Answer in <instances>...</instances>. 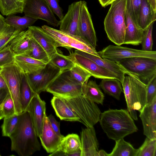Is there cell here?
<instances>
[{
	"label": "cell",
	"instance_id": "13",
	"mask_svg": "<svg viewBox=\"0 0 156 156\" xmlns=\"http://www.w3.org/2000/svg\"><path fill=\"white\" fill-rule=\"evenodd\" d=\"M77 36L95 49L97 39L91 15L88 11L87 2L81 0Z\"/></svg>",
	"mask_w": 156,
	"mask_h": 156
},
{
	"label": "cell",
	"instance_id": "10",
	"mask_svg": "<svg viewBox=\"0 0 156 156\" xmlns=\"http://www.w3.org/2000/svg\"><path fill=\"white\" fill-rule=\"evenodd\" d=\"M98 52L101 58L116 62L136 57H146L156 60V51H145L120 45H110Z\"/></svg>",
	"mask_w": 156,
	"mask_h": 156
},
{
	"label": "cell",
	"instance_id": "54",
	"mask_svg": "<svg viewBox=\"0 0 156 156\" xmlns=\"http://www.w3.org/2000/svg\"><path fill=\"white\" fill-rule=\"evenodd\" d=\"M0 156H1V155H0Z\"/></svg>",
	"mask_w": 156,
	"mask_h": 156
},
{
	"label": "cell",
	"instance_id": "32",
	"mask_svg": "<svg viewBox=\"0 0 156 156\" xmlns=\"http://www.w3.org/2000/svg\"><path fill=\"white\" fill-rule=\"evenodd\" d=\"M115 144L108 156H137L138 149L134 148L129 143L121 138L115 141Z\"/></svg>",
	"mask_w": 156,
	"mask_h": 156
},
{
	"label": "cell",
	"instance_id": "30",
	"mask_svg": "<svg viewBox=\"0 0 156 156\" xmlns=\"http://www.w3.org/2000/svg\"><path fill=\"white\" fill-rule=\"evenodd\" d=\"M105 93L119 100L123 89L121 83L115 78L102 79L99 85Z\"/></svg>",
	"mask_w": 156,
	"mask_h": 156
},
{
	"label": "cell",
	"instance_id": "29",
	"mask_svg": "<svg viewBox=\"0 0 156 156\" xmlns=\"http://www.w3.org/2000/svg\"><path fill=\"white\" fill-rule=\"evenodd\" d=\"M81 142L80 138L76 134L72 133L64 136L58 150L65 153L66 156L70 154L80 150Z\"/></svg>",
	"mask_w": 156,
	"mask_h": 156
},
{
	"label": "cell",
	"instance_id": "53",
	"mask_svg": "<svg viewBox=\"0 0 156 156\" xmlns=\"http://www.w3.org/2000/svg\"><path fill=\"white\" fill-rule=\"evenodd\" d=\"M2 67H0V73L2 71Z\"/></svg>",
	"mask_w": 156,
	"mask_h": 156
},
{
	"label": "cell",
	"instance_id": "46",
	"mask_svg": "<svg viewBox=\"0 0 156 156\" xmlns=\"http://www.w3.org/2000/svg\"><path fill=\"white\" fill-rule=\"evenodd\" d=\"M48 117L51 127L55 133L59 136L64 137V136L62 135L60 133V123L56 120L54 117L51 114L49 115Z\"/></svg>",
	"mask_w": 156,
	"mask_h": 156
},
{
	"label": "cell",
	"instance_id": "14",
	"mask_svg": "<svg viewBox=\"0 0 156 156\" xmlns=\"http://www.w3.org/2000/svg\"><path fill=\"white\" fill-rule=\"evenodd\" d=\"M67 57L75 64L80 67L89 73L91 76L101 79L115 78L117 77L108 70L100 66L92 60L80 55L69 51Z\"/></svg>",
	"mask_w": 156,
	"mask_h": 156
},
{
	"label": "cell",
	"instance_id": "49",
	"mask_svg": "<svg viewBox=\"0 0 156 156\" xmlns=\"http://www.w3.org/2000/svg\"><path fill=\"white\" fill-rule=\"evenodd\" d=\"M114 0H98L101 5L103 7H105L110 4Z\"/></svg>",
	"mask_w": 156,
	"mask_h": 156
},
{
	"label": "cell",
	"instance_id": "27",
	"mask_svg": "<svg viewBox=\"0 0 156 156\" xmlns=\"http://www.w3.org/2000/svg\"><path fill=\"white\" fill-rule=\"evenodd\" d=\"M83 94L96 103L103 105L104 95L95 81H88L87 84L83 86Z\"/></svg>",
	"mask_w": 156,
	"mask_h": 156
},
{
	"label": "cell",
	"instance_id": "5",
	"mask_svg": "<svg viewBox=\"0 0 156 156\" xmlns=\"http://www.w3.org/2000/svg\"><path fill=\"white\" fill-rule=\"evenodd\" d=\"M87 127H91L99 122L101 111L96 103L81 94L70 98L63 99Z\"/></svg>",
	"mask_w": 156,
	"mask_h": 156
},
{
	"label": "cell",
	"instance_id": "1",
	"mask_svg": "<svg viewBox=\"0 0 156 156\" xmlns=\"http://www.w3.org/2000/svg\"><path fill=\"white\" fill-rule=\"evenodd\" d=\"M11 149L20 156H29L41 149V145L29 113L25 110L19 115L17 125L9 137Z\"/></svg>",
	"mask_w": 156,
	"mask_h": 156
},
{
	"label": "cell",
	"instance_id": "28",
	"mask_svg": "<svg viewBox=\"0 0 156 156\" xmlns=\"http://www.w3.org/2000/svg\"><path fill=\"white\" fill-rule=\"evenodd\" d=\"M20 31L7 23L5 18L0 13V50L9 44Z\"/></svg>",
	"mask_w": 156,
	"mask_h": 156
},
{
	"label": "cell",
	"instance_id": "11",
	"mask_svg": "<svg viewBox=\"0 0 156 156\" xmlns=\"http://www.w3.org/2000/svg\"><path fill=\"white\" fill-rule=\"evenodd\" d=\"M62 72L49 62L37 72L24 74L33 92L39 94L46 91L49 84Z\"/></svg>",
	"mask_w": 156,
	"mask_h": 156
},
{
	"label": "cell",
	"instance_id": "15",
	"mask_svg": "<svg viewBox=\"0 0 156 156\" xmlns=\"http://www.w3.org/2000/svg\"><path fill=\"white\" fill-rule=\"evenodd\" d=\"M29 113L37 136L41 135L44 116L46 114V103L35 94L26 110Z\"/></svg>",
	"mask_w": 156,
	"mask_h": 156
},
{
	"label": "cell",
	"instance_id": "42",
	"mask_svg": "<svg viewBox=\"0 0 156 156\" xmlns=\"http://www.w3.org/2000/svg\"><path fill=\"white\" fill-rule=\"evenodd\" d=\"M4 117L12 115L16 113L14 104L10 94L8 93L0 106Z\"/></svg>",
	"mask_w": 156,
	"mask_h": 156
},
{
	"label": "cell",
	"instance_id": "16",
	"mask_svg": "<svg viewBox=\"0 0 156 156\" xmlns=\"http://www.w3.org/2000/svg\"><path fill=\"white\" fill-rule=\"evenodd\" d=\"M140 113L144 134L150 139H156V97L151 103L146 105Z\"/></svg>",
	"mask_w": 156,
	"mask_h": 156
},
{
	"label": "cell",
	"instance_id": "35",
	"mask_svg": "<svg viewBox=\"0 0 156 156\" xmlns=\"http://www.w3.org/2000/svg\"><path fill=\"white\" fill-rule=\"evenodd\" d=\"M35 94L24 74L20 90V100L23 112L25 111Z\"/></svg>",
	"mask_w": 156,
	"mask_h": 156
},
{
	"label": "cell",
	"instance_id": "41",
	"mask_svg": "<svg viewBox=\"0 0 156 156\" xmlns=\"http://www.w3.org/2000/svg\"><path fill=\"white\" fill-rule=\"evenodd\" d=\"M154 22L152 23L144 30V34L141 43L142 50L147 51H152L153 45L152 30Z\"/></svg>",
	"mask_w": 156,
	"mask_h": 156
},
{
	"label": "cell",
	"instance_id": "19",
	"mask_svg": "<svg viewBox=\"0 0 156 156\" xmlns=\"http://www.w3.org/2000/svg\"><path fill=\"white\" fill-rule=\"evenodd\" d=\"M28 30L31 37L46 52L50 61L58 52L55 41L41 27L31 25L28 27Z\"/></svg>",
	"mask_w": 156,
	"mask_h": 156
},
{
	"label": "cell",
	"instance_id": "26",
	"mask_svg": "<svg viewBox=\"0 0 156 156\" xmlns=\"http://www.w3.org/2000/svg\"><path fill=\"white\" fill-rule=\"evenodd\" d=\"M156 20V10L154 9L147 0H141L138 23L143 30Z\"/></svg>",
	"mask_w": 156,
	"mask_h": 156
},
{
	"label": "cell",
	"instance_id": "9",
	"mask_svg": "<svg viewBox=\"0 0 156 156\" xmlns=\"http://www.w3.org/2000/svg\"><path fill=\"white\" fill-rule=\"evenodd\" d=\"M0 75L5 82L13 100L16 113L19 115L23 112L20 100V90L24 74L14 62L2 67Z\"/></svg>",
	"mask_w": 156,
	"mask_h": 156
},
{
	"label": "cell",
	"instance_id": "37",
	"mask_svg": "<svg viewBox=\"0 0 156 156\" xmlns=\"http://www.w3.org/2000/svg\"><path fill=\"white\" fill-rule=\"evenodd\" d=\"M18 119L19 115L16 114L4 118L3 122L1 127L3 136H9L15 129Z\"/></svg>",
	"mask_w": 156,
	"mask_h": 156
},
{
	"label": "cell",
	"instance_id": "12",
	"mask_svg": "<svg viewBox=\"0 0 156 156\" xmlns=\"http://www.w3.org/2000/svg\"><path fill=\"white\" fill-rule=\"evenodd\" d=\"M23 12L25 15L44 20L54 27L59 25L60 21L56 19L46 0H26Z\"/></svg>",
	"mask_w": 156,
	"mask_h": 156
},
{
	"label": "cell",
	"instance_id": "40",
	"mask_svg": "<svg viewBox=\"0 0 156 156\" xmlns=\"http://www.w3.org/2000/svg\"><path fill=\"white\" fill-rule=\"evenodd\" d=\"M141 2V0H126V10L132 20L139 26L138 16Z\"/></svg>",
	"mask_w": 156,
	"mask_h": 156
},
{
	"label": "cell",
	"instance_id": "3",
	"mask_svg": "<svg viewBox=\"0 0 156 156\" xmlns=\"http://www.w3.org/2000/svg\"><path fill=\"white\" fill-rule=\"evenodd\" d=\"M126 0H114L105 19L104 28L108 39L116 45L123 44L126 30Z\"/></svg>",
	"mask_w": 156,
	"mask_h": 156
},
{
	"label": "cell",
	"instance_id": "45",
	"mask_svg": "<svg viewBox=\"0 0 156 156\" xmlns=\"http://www.w3.org/2000/svg\"><path fill=\"white\" fill-rule=\"evenodd\" d=\"M54 14H55L61 20L64 15L63 10L59 6L58 0H46Z\"/></svg>",
	"mask_w": 156,
	"mask_h": 156
},
{
	"label": "cell",
	"instance_id": "50",
	"mask_svg": "<svg viewBox=\"0 0 156 156\" xmlns=\"http://www.w3.org/2000/svg\"><path fill=\"white\" fill-rule=\"evenodd\" d=\"M147 1L153 8L156 10V0H147Z\"/></svg>",
	"mask_w": 156,
	"mask_h": 156
},
{
	"label": "cell",
	"instance_id": "22",
	"mask_svg": "<svg viewBox=\"0 0 156 156\" xmlns=\"http://www.w3.org/2000/svg\"><path fill=\"white\" fill-rule=\"evenodd\" d=\"M14 62L25 74L37 72L44 67L47 64L26 54L14 55Z\"/></svg>",
	"mask_w": 156,
	"mask_h": 156
},
{
	"label": "cell",
	"instance_id": "7",
	"mask_svg": "<svg viewBox=\"0 0 156 156\" xmlns=\"http://www.w3.org/2000/svg\"><path fill=\"white\" fill-rule=\"evenodd\" d=\"M117 63L146 85L156 75V60L151 58L132 57L124 59Z\"/></svg>",
	"mask_w": 156,
	"mask_h": 156
},
{
	"label": "cell",
	"instance_id": "44",
	"mask_svg": "<svg viewBox=\"0 0 156 156\" xmlns=\"http://www.w3.org/2000/svg\"><path fill=\"white\" fill-rule=\"evenodd\" d=\"M156 97V75L154 76L146 85V105L151 103Z\"/></svg>",
	"mask_w": 156,
	"mask_h": 156
},
{
	"label": "cell",
	"instance_id": "24",
	"mask_svg": "<svg viewBox=\"0 0 156 156\" xmlns=\"http://www.w3.org/2000/svg\"><path fill=\"white\" fill-rule=\"evenodd\" d=\"M51 103L57 116L61 120L80 122L79 118L63 99L54 96Z\"/></svg>",
	"mask_w": 156,
	"mask_h": 156
},
{
	"label": "cell",
	"instance_id": "38",
	"mask_svg": "<svg viewBox=\"0 0 156 156\" xmlns=\"http://www.w3.org/2000/svg\"><path fill=\"white\" fill-rule=\"evenodd\" d=\"M156 139L146 137L141 146L138 149L137 156H156Z\"/></svg>",
	"mask_w": 156,
	"mask_h": 156
},
{
	"label": "cell",
	"instance_id": "34",
	"mask_svg": "<svg viewBox=\"0 0 156 156\" xmlns=\"http://www.w3.org/2000/svg\"><path fill=\"white\" fill-rule=\"evenodd\" d=\"M25 54L34 59L41 61L46 64L50 62L46 52L31 37L29 48Z\"/></svg>",
	"mask_w": 156,
	"mask_h": 156
},
{
	"label": "cell",
	"instance_id": "25",
	"mask_svg": "<svg viewBox=\"0 0 156 156\" xmlns=\"http://www.w3.org/2000/svg\"><path fill=\"white\" fill-rule=\"evenodd\" d=\"M31 36L27 29L20 32L9 44L14 55L25 54L29 48Z\"/></svg>",
	"mask_w": 156,
	"mask_h": 156
},
{
	"label": "cell",
	"instance_id": "20",
	"mask_svg": "<svg viewBox=\"0 0 156 156\" xmlns=\"http://www.w3.org/2000/svg\"><path fill=\"white\" fill-rule=\"evenodd\" d=\"M42 145L48 153L57 150L63 138L57 135L52 129L46 114L44 119L42 132L39 137Z\"/></svg>",
	"mask_w": 156,
	"mask_h": 156
},
{
	"label": "cell",
	"instance_id": "52",
	"mask_svg": "<svg viewBox=\"0 0 156 156\" xmlns=\"http://www.w3.org/2000/svg\"><path fill=\"white\" fill-rule=\"evenodd\" d=\"M4 118V116L3 115V112L1 110V109L0 108V120L1 119L3 118Z\"/></svg>",
	"mask_w": 156,
	"mask_h": 156
},
{
	"label": "cell",
	"instance_id": "48",
	"mask_svg": "<svg viewBox=\"0 0 156 156\" xmlns=\"http://www.w3.org/2000/svg\"><path fill=\"white\" fill-rule=\"evenodd\" d=\"M8 93H9L5 90H0V106L5 99Z\"/></svg>",
	"mask_w": 156,
	"mask_h": 156
},
{
	"label": "cell",
	"instance_id": "51",
	"mask_svg": "<svg viewBox=\"0 0 156 156\" xmlns=\"http://www.w3.org/2000/svg\"><path fill=\"white\" fill-rule=\"evenodd\" d=\"M98 156H108V153L104 150H101L99 151Z\"/></svg>",
	"mask_w": 156,
	"mask_h": 156
},
{
	"label": "cell",
	"instance_id": "36",
	"mask_svg": "<svg viewBox=\"0 0 156 156\" xmlns=\"http://www.w3.org/2000/svg\"><path fill=\"white\" fill-rule=\"evenodd\" d=\"M50 62L59 69L62 72L70 70L75 65L74 63L67 56L59 53L58 52L50 59Z\"/></svg>",
	"mask_w": 156,
	"mask_h": 156
},
{
	"label": "cell",
	"instance_id": "4",
	"mask_svg": "<svg viewBox=\"0 0 156 156\" xmlns=\"http://www.w3.org/2000/svg\"><path fill=\"white\" fill-rule=\"evenodd\" d=\"M122 83L127 110L132 118L137 120L136 111L140 112L146 105V85L128 73Z\"/></svg>",
	"mask_w": 156,
	"mask_h": 156
},
{
	"label": "cell",
	"instance_id": "39",
	"mask_svg": "<svg viewBox=\"0 0 156 156\" xmlns=\"http://www.w3.org/2000/svg\"><path fill=\"white\" fill-rule=\"evenodd\" d=\"M69 72L73 79L83 86L87 84L91 76L88 72L76 64L70 69Z\"/></svg>",
	"mask_w": 156,
	"mask_h": 156
},
{
	"label": "cell",
	"instance_id": "8",
	"mask_svg": "<svg viewBox=\"0 0 156 156\" xmlns=\"http://www.w3.org/2000/svg\"><path fill=\"white\" fill-rule=\"evenodd\" d=\"M55 42L57 46L69 50L75 48L99 57L101 58L95 48L81 38L63 32L47 25L41 27Z\"/></svg>",
	"mask_w": 156,
	"mask_h": 156
},
{
	"label": "cell",
	"instance_id": "47",
	"mask_svg": "<svg viewBox=\"0 0 156 156\" xmlns=\"http://www.w3.org/2000/svg\"><path fill=\"white\" fill-rule=\"evenodd\" d=\"M5 90L7 92L9 93L6 83L3 78L0 75V90Z\"/></svg>",
	"mask_w": 156,
	"mask_h": 156
},
{
	"label": "cell",
	"instance_id": "31",
	"mask_svg": "<svg viewBox=\"0 0 156 156\" xmlns=\"http://www.w3.org/2000/svg\"><path fill=\"white\" fill-rule=\"evenodd\" d=\"M26 0H0V12L8 16L23 12Z\"/></svg>",
	"mask_w": 156,
	"mask_h": 156
},
{
	"label": "cell",
	"instance_id": "17",
	"mask_svg": "<svg viewBox=\"0 0 156 156\" xmlns=\"http://www.w3.org/2000/svg\"><path fill=\"white\" fill-rule=\"evenodd\" d=\"M81 0L69 5L67 12L60 20L59 30L77 36V25L80 13Z\"/></svg>",
	"mask_w": 156,
	"mask_h": 156
},
{
	"label": "cell",
	"instance_id": "21",
	"mask_svg": "<svg viewBox=\"0 0 156 156\" xmlns=\"http://www.w3.org/2000/svg\"><path fill=\"white\" fill-rule=\"evenodd\" d=\"M74 52L92 60L98 65L111 72L117 77L118 80L121 83L125 74L128 73L122 66L117 62L99 57L77 49L75 50Z\"/></svg>",
	"mask_w": 156,
	"mask_h": 156
},
{
	"label": "cell",
	"instance_id": "33",
	"mask_svg": "<svg viewBox=\"0 0 156 156\" xmlns=\"http://www.w3.org/2000/svg\"><path fill=\"white\" fill-rule=\"evenodd\" d=\"M37 20L30 17L24 15L21 17L12 15L7 16L5 18L6 23L17 30L20 31L25 30L31 26Z\"/></svg>",
	"mask_w": 156,
	"mask_h": 156
},
{
	"label": "cell",
	"instance_id": "18",
	"mask_svg": "<svg viewBox=\"0 0 156 156\" xmlns=\"http://www.w3.org/2000/svg\"><path fill=\"white\" fill-rule=\"evenodd\" d=\"M80 140V156H98L99 143L94 127L82 129Z\"/></svg>",
	"mask_w": 156,
	"mask_h": 156
},
{
	"label": "cell",
	"instance_id": "6",
	"mask_svg": "<svg viewBox=\"0 0 156 156\" xmlns=\"http://www.w3.org/2000/svg\"><path fill=\"white\" fill-rule=\"evenodd\" d=\"M83 85L73 79L69 70L62 72L48 86L46 91L62 99L70 98L83 94Z\"/></svg>",
	"mask_w": 156,
	"mask_h": 156
},
{
	"label": "cell",
	"instance_id": "2",
	"mask_svg": "<svg viewBox=\"0 0 156 156\" xmlns=\"http://www.w3.org/2000/svg\"><path fill=\"white\" fill-rule=\"evenodd\" d=\"M108 137L116 141L138 129L127 110L109 109L101 113L99 121Z\"/></svg>",
	"mask_w": 156,
	"mask_h": 156
},
{
	"label": "cell",
	"instance_id": "23",
	"mask_svg": "<svg viewBox=\"0 0 156 156\" xmlns=\"http://www.w3.org/2000/svg\"><path fill=\"white\" fill-rule=\"evenodd\" d=\"M126 30L123 44L138 45L141 44L144 30L130 17L126 10Z\"/></svg>",
	"mask_w": 156,
	"mask_h": 156
},
{
	"label": "cell",
	"instance_id": "43",
	"mask_svg": "<svg viewBox=\"0 0 156 156\" xmlns=\"http://www.w3.org/2000/svg\"><path fill=\"white\" fill-rule=\"evenodd\" d=\"M14 55L9 44L0 50V67H2L14 62Z\"/></svg>",
	"mask_w": 156,
	"mask_h": 156
}]
</instances>
